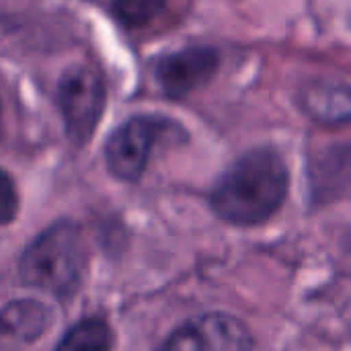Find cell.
<instances>
[{
	"label": "cell",
	"instance_id": "obj_5",
	"mask_svg": "<svg viewBox=\"0 0 351 351\" xmlns=\"http://www.w3.org/2000/svg\"><path fill=\"white\" fill-rule=\"evenodd\" d=\"M222 56L212 45H187L169 51L154 62L152 74L160 93L171 101H183L214 80Z\"/></svg>",
	"mask_w": 351,
	"mask_h": 351
},
{
	"label": "cell",
	"instance_id": "obj_10",
	"mask_svg": "<svg viewBox=\"0 0 351 351\" xmlns=\"http://www.w3.org/2000/svg\"><path fill=\"white\" fill-rule=\"evenodd\" d=\"M169 0H111V14L125 31H142L158 21Z\"/></svg>",
	"mask_w": 351,
	"mask_h": 351
},
{
	"label": "cell",
	"instance_id": "obj_8",
	"mask_svg": "<svg viewBox=\"0 0 351 351\" xmlns=\"http://www.w3.org/2000/svg\"><path fill=\"white\" fill-rule=\"evenodd\" d=\"M304 109L321 123H343L351 119V88L341 84H319L306 90Z\"/></svg>",
	"mask_w": 351,
	"mask_h": 351
},
{
	"label": "cell",
	"instance_id": "obj_7",
	"mask_svg": "<svg viewBox=\"0 0 351 351\" xmlns=\"http://www.w3.org/2000/svg\"><path fill=\"white\" fill-rule=\"evenodd\" d=\"M51 325V313L35 300L8 302L0 311V351H19L37 341Z\"/></svg>",
	"mask_w": 351,
	"mask_h": 351
},
{
	"label": "cell",
	"instance_id": "obj_11",
	"mask_svg": "<svg viewBox=\"0 0 351 351\" xmlns=\"http://www.w3.org/2000/svg\"><path fill=\"white\" fill-rule=\"evenodd\" d=\"M19 214V191L12 177L0 169V226L10 224Z\"/></svg>",
	"mask_w": 351,
	"mask_h": 351
},
{
	"label": "cell",
	"instance_id": "obj_4",
	"mask_svg": "<svg viewBox=\"0 0 351 351\" xmlns=\"http://www.w3.org/2000/svg\"><path fill=\"white\" fill-rule=\"evenodd\" d=\"M56 105L66 138L74 146H84L93 140L107 107V82L103 74L88 64L66 68L58 80Z\"/></svg>",
	"mask_w": 351,
	"mask_h": 351
},
{
	"label": "cell",
	"instance_id": "obj_12",
	"mask_svg": "<svg viewBox=\"0 0 351 351\" xmlns=\"http://www.w3.org/2000/svg\"><path fill=\"white\" fill-rule=\"evenodd\" d=\"M0 128H2V105H0Z\"/></svg>",
	"mask_w": 351,
	"mask_h": 351
},
{
	"label": "cell",
	"instance_id": "obj_2",
	"mask_svg": "<svg viewBox=\"0 0 351 351\" xmlns=\"http://www.w3.org/2000/svg\"><path fill=\"white\" fill-rule=\"evenodd\" d=\"M86 261L88 255L80 226L60 220L25 249L19 271L25 284L66 298L80 288Z\"/></svg>",
	"mask_w": 351,
	"mask_h": 351
},
{
	"label": "cell",
	"instance_id": "obj_1",
	"mask_svg": "<svg viewBox=\"0 0 351 351\" xmlns=\"http://www.w3.org/2000/svg\"><path fill=\"white\" fill-rule=\"evenodd\" d=\"M290 173L284 156L271 146L241 154L214 183L210 208L234 226H257L280 212L288 197Z\"/></svg>",
	"mask_w": 351,
	"mask_h": 351
},
{
	"label": "cell",
	"instance_id": "obj_3",
	"mask_svg": "<svg viewBox=\"0 0 351 351\" xmlns=\"http://www.w3.org/2000/svg\"><path fill=\"white\" fill-rule=\"evenodd\" d=\"M185 130L160 113H138L117 125L105 140L107 171L123 183H138L146 173L154 148L169 138H181Z\"/></svg>",
	"mask_w": 351,
	"mask_h": 351
},
{
	"label": "cell",
	"instance_id": "obj_9",
	"mask_svg": "<svg viewBox=\"0 0 351 351\" xmlns=\"http://www.w3.org/2000/svg\"><path fill=\"white\" fill-rule=\"evenodd\" d=\"M111 327L101 319H86L64 335L56 351H111Z\"/></svg>",
	"mask_w": 351,
	"mask_h": 351
},
{
	"label": "cell",
	"instance_id": "obj_6",
	"mask_svg": "<svg viewBox=\"0 0 351 351\" xmlns=\"http://www.w3.org/2000/svg\"><path fill=\"white\" fill-rule=\"evenodd\" d=\"M158 351H253V337L234 317L204 315L173 331Z\"/></svg>",
	"mask_w": 351,
	"mask_h": 351
}]
</instances>
